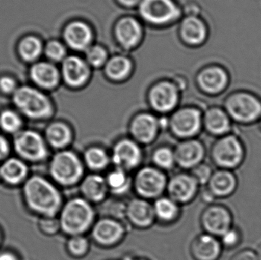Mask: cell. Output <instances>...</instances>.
<instances>
[{
	"instance_id": "obj_40",
	"label": "cell",
	"mask_w": 261,
	"mask_h": 260,
	"mask_svg": "<svg viewBox=\"0 0 261 260\" xmlns=\"http://www.w3.org/2000/svg\"><path fill=\"white\" fill-rule=\"evenodd\" d=\"M213 171L214 170L210 164L202 162V163L192 169L190 172L196 179L199 186H205L208 182L210 181V178L213 175Z\"/></svg>"
},
{
	"instance_id": "obj_20",
	"label": "cell",
	"mask_w": 261,
	"mask_h": 260,
	"mask_svg": "<svg viewBox=\"0 0 261 260\" xmlns=\"http://www.w3.org/2000/svg\"><path fill=\"white\" fill-rule=\"evenodd\" d=\"M202 125L213 137H222L234 131V124L222 106L208 108L202 115Z\"/></svg>"
},
{
	"instance_id": "obj_6",
	"label": "cell",
	"mask_w": 261,
	"mask_h": 260,
	"mask_svg": "<svg viewBox=\"0 0 261 260\" xmlns=\"http://www.w3.org/2000/svg\"><path fill=\"white\" fill-rule=\"evenodd\" d=\"M167 180L164 171L155 166H144L132 177V189L137 196L153 201L165 193Z\"/></svg>"
},
{
	"instance_id": "obj_32",
	"label": "cell",
	"mask_w": 261,
	"mask_h": 260,
	"mask_svg": "<svg viewBox=\"0 0 261 260\" xmlns=\"http://www.w3.org/2000/svg\"><path fill=\"white\" fill-rule=\"evenodd\" d=\"M26 174L27 167L25 165L17 159H9L3 163L0 169V175L3 180L11 184L20 183Z\"/></svg>"
},
{
	"instance_id": "obj_41",
	"label": "cell",
	"mask_w": 261,
	"mask_h": 260,
	"mask_svg": "<svg viewBox=\"0 0 261 260\" xmlns=\"http://www.w3.org/2000/svg\"><path fill=\"white\" fill-rule=\"evenodd\" d=\"M107 52L102 47L95 46L89 49L87 53V58L89 62L95 67H99L105 63L107 60Z\"/></svg>"
},
{
	"instance_id": "obj_29",
	"label": "cell",
	"mask_w": 261,
	"mask_h": 260,
	"mask_svg": "<svg viewBox=\"0 0 261 260\" xmlns=\"http://www.w3.org/2000/svg\"><path fill=\"white\" fill-rule=\"evenodd\" d=\"M158 122L153 116L143 114L138 116L132 123V134L141 143H150L156 135Z\"/></svg>"
},
{
	"instance_id": "obj_18",
	"label": "cell",
	"mask_w": 261,
	"mask_h": 260,
	"mask_svg": "<svg viewBox=\"0 0 261 260\" xmlns=\"http://www.w3.org/2000/svg\"><path fill=\"white\" fill-rule=\"evenodd\" d=\"M239 182L234 171L216 169L205 187L218 199H225L232 196L239 188Z\"/></svg>"
},
{
	"instance_id": "obj_14",
	"label": "cell",
	"mask_w": 261,
	"mask_h": 260,
	"mask_svg": "<svg viewBox=\"0 0 261 260\" xmlns=\"http://www.w3.org/2000/svg\"><path fill=\"white\" fill-rule=\"evenodd\" d=\"M125 217L130 225L142 230L150 228L156 221L152 203L138 196L125 204Z\"/></svg>"
},
{
	"instance_id": "obj_5",
	"label": "cell",
	"mask_w": 261,
	"mask_h": 260,
	"mask_svg": "<svg viewBox=\"0 0 261 260\" xmlns=\"http://www.w3.org/2000/svg\"><path fill=\"white\" fill-rule=\"evenodd\" d=\"M49 172L58 186L72 188L78 186L84 178L85 166L75 153L62 151L54 156L49 166Z\"/></svg>"
},
{
	"instance_id": "obj_35",
	"label": "cell",
	"mask_w": 261,
	"mask_h": 260,
	"mask_svg": "<svg viewBox=\"0 0 261 260\" xmlns=\"http://www.w3.org/2000/svg\"><path fill=\"white\" fill-rule=\"evenodd\" d=\"M66 248L72 257L82 258L88 254L90 242L85 235H74L68 237Z\"/></svg>"
},
{
	"instance_id": "obj_51",
	"label": "cell",
	"mask_w": 261,
	"mask_h": 260,
	"mask_svg": "<svg viewBox=\"0 0 261 260\" xmlns=\"http://www.w3.org/2000/svg\"><path fill=\"white\" fill-rule=\"evenodd\" d=\"M123 260H147V259H144V258L133 257V256H125V257H124Z\"/></svg>"
},
{
	"instance_id": "obj_19",
	"label": "cell",
	"mask_w": 261,
	"mask_h": 260,
	"mask_svg": "<svg viewBox=\"0 0 261 260\" xmlns=\"http://www.w3.org/2000/svg\"><path fill=\"white\" fill-rule=\"evenodd\" d=\"M223 251L219 238L204 232L195 237L190 244V255L193 260H219Z\"/></svg>"
},
{
	"instance_id": "obj_33",
	"label": "cell",
	"mask_w": 261,
	"mask_h": 260,
	"mask_svg": "<svg viewBox=\"0 0 261 260\" xmlns=\"http://www.w3.org/2000/svg\"><path fill=\"white\" fill-rule=\"evenodd\" d=\"M46 137L49 143L55 148H65L71 139V133L64 124H53L47 128Z\"/></svg>"
},
{
	"instance_id": "obj_48",
	"label": "cell",
	"mask_w": 261,
	"mask_h": 260,
	"mask_svg": "<svg viewBox=\"0 0 261 260\" xmlns=\"http://www.w3.org/2000/svg\"><path fill=\"white\" fill-rule=\"evenodd\" d=\"M121 3L128 6H132L136 5L140 0H119Z\"/></svg>"
},
{
	"instance_id": "obj_4",
	"label": "cell",
	"mask_w": 261,
	"mask_h": 260,
	"mask_svg": "<svg viewBox=\"0 0 261 260\" xmlns=\"http://www.w3.org/2000/svg\"><path fill=\"white\" fill-rule=\"evenodd\" d=\"M247 149L236 131L217 137L210 149V160L217 169L234 171L245 163Z\"/></svg>"
},
{
	"instance_id": "obj_25",
	"label": "cell",
	"mask_w": 261,
	"mask_h": 260,
	"mask_svg": "<svg viewBox=\"0 0 261 260\" xmlns=\"http://www.w3.org/2000/svg\"><path fill=\"white\" fill-rule=\"evenodd\" d=\"M92 32L90 27L83 22L76 21L67 26L64 32L66 41L72 48L84 50L92 41Z\"/></svg>"
},
{
	"instance_id": "obj_46",
	"label": "cell",
	"mask_w": 261,
	"mask_h": 260,
	"mask_svg": "<svg viewBox=\"0 0 261 260\" xmlns=\"http://www.w3.org/2000/svg\"><path fill=\"white\" fill-rule=\"evenodd\" d=\"M199 193H200L201 199L205 204L210 205L216 203V198L213 196V194L210 192V190L205 186H204V189L201 192L199 191Z\"/></svg>"
},
{
	"instance_id": "obj_21",
	"label": "cell",
	"mask_w": 261,
	"mask_h": 260,
	"mask_svg": "<svg viewBox=\"0 0 261 260\" xmlns=\"http://www.w3.org/2000/svg\"><path fill=\"white\" fill-rule=\"evenodd\" d=\"M78 186L81 197L93 205L103 203L110 194L105 176L99 172L85 174Z\"/></svg>"
},
{
	"instance_id": "obj_50",
	"label": "cell",
	"mask_w": 261,
	"mask_h": 260,
	"mask_svg": "<svg viewBox=\"0 0 261 260\" xmlns=\"http://www.w3.org/2000/svg\"><path fill=\"white\" fill-rule=\"evenodd\" d=\"M255 250L258 260H261V242L257 245V249Z\"/></svg>"
},
{
	"instance_id": "obj_23",
	"label": "cell",
	"mask_w": 261,
	"mask_h": 260,
	"mask_svg": "<svg viewBox=\"0 0 261 260\" xmlns=\"http://www.w3.org/2000/svg\"><path fill=\"white\" fill-rule=\"evenodd\" d=\"M181 34L186 42L190 45L203 44L208 36V28L203 20L196 15H190L182 21Z\"/></svg>"
},
{
	"instance_id": "obj_26",
	"label": "cell",
	"mask_w": 261,
	"mask_h": 260,
	"mask_svg": "<svg viewBox=\"0 0 261 260\" xmlns=\"http://www.w3.org/2000/svg\"><path fill=\"white\" fill-rule=\"evenodd\" d=\"M109 192L116 197L125 196L132 189V177L129 172L115 167L105 176Z\"/></svg>"
},
{
	"instance_id": "obj_22",
	"label": "cell",
	"mask_w": 261,
	"mask_h": 260,
	"mask_svg": "<svg viewBox=\"0 0 261 260\" xmlns=\"http://www.w3.org/2000/svg\"><path fill=\"white\" fill-rule=\"evenodd\" d=\"M150 99L153 108L158 111H170L177 102V90L170 82H161L152 89Z\"/></svg>"
},
{
	"instance_id": "obj_8",
	"label": "cell",
	"mask_w": 261,
	"mask_h": 260,
	"mask_svg": "<svg viewBox=\"0 0 261 260\" xmlns=\"http://www.w3.org/2000/svg\"><path fill=\"white\" fill-rule=\"evenodd\" d=\"M199 223L204 233L219 238L234 225V215L228 206L214 203L202 210Z\"/></svg>"
},
{
	"instance_id": "obj_43",
	"label": "cell",
	"mask_w": 261,
	"mask_h": 260,
	"mask_svg": "<svg viewBox=\"0 0 261 260\" xmlns=\"http://www.w3.org/2000/svg\"><path fill=\"white\" fill-rule=\"evenodd\" d=\"M42 228L48 235H55L61 230L59 219L55 218H45L42 222Z\"/></svg>"
},
{
	"instance_id": "obj_49",
	"label": "cell",
	"mask_w": 261,
	"mask_h": 260,
	"mask_svg": "<svg viewBox=\"0 0 261 260\" xmlns=\"http://www.w3.org/2000/svg\"><path fill=\"white\" fill-rule=\"evenodd\" d=\"M0 260H16V259L11 253H3L0 255Z\"/></svg>"
},
{
	"instance_id": "obj_13",
	"label": "cell",
	"mask_w": 261,
	"mask_h": 260,
	"mask_svg": "<svg viewBox=\"0 0 261 260\" xmlns=\"http://www.w3.org/2000/svg\"><path fill=\"white\" fill-rule=\"evenodd\" d=\"M140 12L144 19L154 24L173 21L179 15V9L172 0H142Z\"/></svg>"
},
{
	"instance_id": "obj_3",
	"label": "cell",
	"mask_w": 261,
	"mask_h": 260,
	"mask_svg": "<svg viewBox=\"0 0 261 260\" xmlns=\"http://www.w3.org/2000/svg\"><path fill=\"white\" fill-rule=\"evenodd\" d=\"M222 106L234 125L250 126L258 123L261 118V98L250 90L228 93Z\"/></svg>"
},
{
	"instance_id": "obj_10",
	"label": "cell",
	"mask_w": 261,
	"mask_h": 260,
	"mask_svg": "<svg viewBox=\"0 0 261 260\" xmlns=\"http://www.w3.org/2000/svg\"><path fill=\"white\" fill-rule=\"evenodd\" d=\"M200 187L190 172H178L168 178L166 193L167 196L182 206L194 201L199 194Z\"/></svg>"
},
{
	"instance_id": "obj_11",
	"label": "cell",
	"mask_w": 261,
	"mask_h": 260,
	"mask_svg": "<svg viewBox=\"0 0 261 260\" xmlns=\"http://www.w3.org/2000/svg\"><path fill=\"white\" fill-rule=\"evenodd\" d=\"M231 74L222 64H211L202 69L197 76L199 88L208 96L223 94L231 84Z\"/></svg>"
},
{
	"instance_id": "obj_38",
	"label": "cell",
	"mask_w": 261,
	"mask_h": 260,
	"mask_svg": "<svg viewBox=\"0 0 261 260\" xmlns=\"http://www.w3.org/2000/svg\"><path fill=\"white\" fill-rule=\"evenodd\" d=\"M152 161L155 167L161 170H171L176 165L174 151L167 148H159L153 152Z\"/></svg>"
},
{
	"instance_id": "obj_9",
	"label": "cell",
	"mask_w": 261,
	"mask_h": 260,
	"mask_svg": "<svg viewBox=\"0 0 261 260\" xmlns=\"http://www.w3.org/2000/svg\"><path fill=\"white\" fill-rule=\"evenodd\" d=\"M90 232L95 244L109 248L120 244L127 232L126 227L119 219L102 217L96 220Z\"/></svg>"
},
{
	"instance_id": "obj_28",
	"label": "cell",
	"mask_w": 261,
	"mask_h": 260,
	"mask_svg": "<svg viewBox=\"0 0 261 260\" xmlns=\"http://www.w3.org/2000/svg\"><path fill=\"white\" fill-rule=\"evenodd\" d=\"M30 76L35 84L44 89L54 88L59 80L58 70L48 63H38L32 66Z\"/></svg>"
},
{
	"instance_id": "obj_16",
	"label": "cell",
	"mask_w": 261,
	"mask_h": 260,
	"mask_svg": "<svg viewBox=\"0 0 261 260\" xmlns=\"http://www.w3.org/2000/svg\"><path fill=\"white\" fill-rule=\"evenodd\" d=\"M202 114L199 109L187 108L176 112L172 119V128L181 137H193L199 134L202 127Z\"/></svg>"
},
{
	"instance_id": "obj_2",
	"label": "cell",
	"mask_w": 261,
	"mask_h": 260,
	"mask_svg": "<svg viewBox=\"0 0 261 260\" xmlns=\"http://www.w3.org/2000/svg\"><path fill=\"white\" fill-rule=\"evenodd\" d=\"M61 230L68 237L85 235L96 220L93 204L81 196L73 197L64 203L59 212Z\"/></svg>"
},
{
	"instance_id": "obj_27",
	"label": "cell",
	"mask_w": 261,
	"mask_h": 260,
	"mask_svg": "<svg viewBox=\"0 0 261 260\" xmlns=\"http://www.w3.org/2000/svg\"><path fill=\"white\" fill-rule=\"evenodd\" d=\"M152 205L156 221H159L163 224L174 222L180 215V206L170 197L162 195L153 200Z\"/></svg>"
},
{
	"instance_id": "obj_44",
	"label": "cell",
	"mask_w": 261,
	"mask_h": 260,
	"mask_svg": "<svg viewBox=\"0 0 261 260\" xmlns=\"http://www.w3.org/2000/svg\"><path fill=\"white\" fill-rule=\"evenodd\" d=\"M229 260H258V258L255 250L251 248H245L234 253Z\"/></svg>"
},
{
	"instance_id": "obj_31",
	"label": "cell",
	"mask_w": 261,
	"mask_h": 260,
	"mask_svg": "<svg viewBox=\"0 0 261 260\" xmlns=\"http://www.w3.org/2000/svg\"><path fill=\"white\" fill-rule=\"evenodd\" d=\"M111 159L104 150L93 148L87 150L84 154V163L93 172H99L108 167Z\"/></svg>"
},
{
	"instance_id": "obj_34",
	"label": "cell",
	"mask_w": 261,
	"mask_h": 260,
	"mask_svg": "<svg viewBox=\"0 0 261 260\" xmlns=\"http://www.w3.org/2000/svg\"><path fill=\"white\" fill-rule=\"evenodd\" d=\"M42 44L33 36L26 37L20 41L18 52L20 56L26 61H33L41 55Z\"/></svg>"
},
{
	"instance_id": "obj_47",
	"label": "cell",
	"mask_w": 261,
	"mask_h": 260,
	"mask_svg": "<svg viewBox=\"0 0 261 260\" xmlns=\"http://www.w3.org/2000/svg\"><path fill=\"white\" fill-rule=\"evenodd\" d=\"M9 152V145L4 137L0 136V159L6 157Z\"/></svg>"
},
{
	"instance_id": "obj_45",
	"label": "cell",
	"mask_w": 261,
	"mask_h": 260,
	"mask_svg": "<svg viewBox=\"0 0 261 260\" xmlns=\"http://www.w3.org/2000/svg\"><path fill=\"white\" fill-rule=\"evenodd\" d=\"M0 90L5 93H14L17 90L16 82L9 76H3L0 79Z\"/></svg>"
},
{
	"instance_id": "obj_52",
	"label": "cell",
	"mask_w": 261,
	"mask_h": 260,
	"mask_svg": "<svg viewBox=\"0 0 261 260\" xmlns=\"http://www.w3.org/2000/svg\"><path fill=\"white\" fill-rule=\"evenodd\" d=\"M257 124H258L259 127H260V129L261 130V118H260V121H259L258 123H257Z\"/></svg>"
},
{
	"instance_id": "obj_30",
	"label": "cell",
	"mask_w": 261,
	"mask_h": 260,
	"mask_svg": "<svg viewBox=\"0 0 261 260\" xmlns=\"http://www.w3.org/2000/svg\"><path fill=\"white\" fill-rule=\"evenodd\" d=\"M116 36L119 42L126 47H133L141 39V28L133 18H124L116 27Z\"/></svg>"
},
{
	"instance_id": "obj_7",
	"label": "cell",
	"mask_w": 261,
	"mask_h": 260,
	"mask_svg": "<svg viewBox=\"0 0 261 260\" xmlns=\"http://www.w3.org/2000/svg\"><path fill=\"white\" fill-rule=\"evenodd\" d=\"M13 101L18 109L30 119H45L51 113V105L47 96L32 87L17 89Z\"/></svg>"
},
{
	"instance_id": "obj_12",
	"label": "cell",
	"mask_w": 261,
	"mask_h": 260,
	"mask_svg": "<svg viewBox=\"0 0 261 260\" xmlns=\"http://www.w3.org/2000/svg\"><path fill=\"white\" fill-rule=\"evenodd\" d=\"M15 151L26 160L41 161L47 155V148L42 137L35 131L19 132L14 140Z\"/></svg>"
},
{
	"instance_id": "obj_39",
	"label": "cell",
	"mask_w": 261,
	"mask_h": 260,
	"mask_svg": "<svg viewBox=\"0 0 261 260\" xmlns=\"http://www.w3.org/2000/svg\"><path fill=\"white\" fill-rule=\"evenodd\" d=\"M0 126L6 132H17L21 128V120L16 113L7 110L0 114Z\"/></svg>"
},
{
	"instance_id": "obj_36",
	"label": "cell",
	"mask_w": 261,
	"mask_h": 260,
	"mask_svg": "<svg viewBox=\"0 0 261 260\" xmlns=\"http://www.w3.org/2000/svg\"><path fill=\"white\" fill-rule=\"evenodd\" d=\"M130 70V63L123 56L113 58L107 66V73L110 78L116 80L124 79Z\"/></svg>"
},
{
	"instance_id": "obj_42",
	"label": "cell",
	"mask_w": 261,
	"mask_h": 260,
	"mask_svg": "<svg viewBox=\"0 0 261 260\" xmlns=\"http://www.w3.org/2000/svg\"><path fill=\"white\" fill-rule=\"evenodd\" d=\"M45 53L52 61H60L65 56L66 50L64 46L58 41H50L46 46Z\"/></svg>"
},
{
	"instance_id": "obj_15",
	"label": "cell",
	"mask_w": 261,
	"mask_h": 260,
	"mask_svg": "<svg viewBox=\"0 0 261 260\" xmlns=\"http://www.w3.org/2000/svg\"><path fill=\"white\" fill-rule=\"evenodd\" d=\"M110 159L115 167L129 172L141 165L142 151L135 142L123 140L115 146Z\"/></svg>"
},
{
	"instance_id": "obj_1",
	"label": "cell",
	"mask_w": 261,
	"mask_h": 260,
	"mask_svg": "<svg viewBox=\"0 0 261 260\" xmlns=\"http://www.w3.org/2000/svg\"><path fill=\"white\" fill-rule=\"evenodd\" d=\"M24 196L29 207L44 218H55L64 204L63 195L54 183L35 176L24 186Z\"/></svg>"
},
{
	"instance_id": "obj_24",
	"label": "cell",
	"mask_w": 261,
	"mask_h": 260,
	"mask_svg": "<svg viewBox=\"0 0 261 260\" xmlns=\"http://www.w3.org/2000/svg\"><path fill=\"white\" fill-rule=\"evenodd\" d=\"M63 75L67 84L71 86H80L88 79V67L80 58L70 56L63 64Z\"/></svg>"
},
{
	"instance_id": "obj_17",
	"label": "cell",
	"mask_w": 261,
	"mask_h": 260,
	"mask_svg": "<svg viewBox=\"0 0 261 260\" xmlns=\"http://www.w3.org/2000/svg\"><path fill=\"white\" fill-rule=\"evenodd\" d=\"M176 164L184 170H191L202 163L206 156L205 145L198 140L190 139L178 145L174 151Z\"/></svg>"
},
{
	"instance_id": "obj_37",
	"label": "cell",
	"mask_w": 261,
	"mask_h": 260,
	"mask_svg": "<svg viewBox=\"0 0 261 260\" xmlns=\"http://www.w3.org/2000/svg\"><path fill=\"white\" fill-rule=\"evenodd\" d=\"M244 240V234L239 226L234 225L230 227L226 232L219 238L224 250L232 251L242 245Z\"/></svg>"
}]
</instances>
